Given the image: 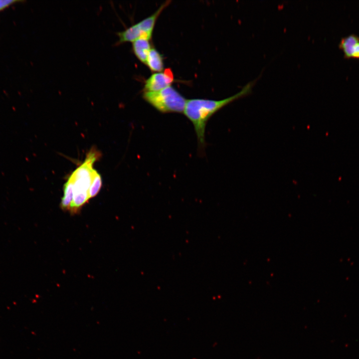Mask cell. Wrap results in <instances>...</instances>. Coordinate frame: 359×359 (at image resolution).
<instances>
[{
    "instance_id": "obj_1",
    "label": "cell",
    "mask_w": 359,
    "mask_h": 359,
    "mask_svg": "<svg viewBox=\"0 0 359 359\" xmlns=\"http://www.w3.org/2000/svg\"><path fill=\"white\" fill-rule=\"evenodd\" d=\"M254 84V81L250 82L235 95L222 100L197 98L186 100L183 113L193 126L200 151H203L206 145L205 129L209 119L223 107L236 99L250 94Z\"/></svg>"
},
{
    "instance_id": "obj_2",
    "label": "cell",
    "mask_w": 359,
    "mask_h": 359,
    "mask_svg": "<svg viewBox=\"0 0 359 359\" xmlns=\"http://www.w3.org/2000/svg\"><path fill=\"white\" fill-rule=\"evenodd\" d=\"M100 156L99 151L95 148L91 149L84 162L71 174L74 180L73 198L69 210L71 214L79 212L90 199L89 189L93 177V165Z\"/></svg>"
},
{
    "instance_id": "obj_3",
    "label": "cell",
    "mask_w": 359,
    "mask_h": 359,
    "mask_svg": "<svg viewBox=\"0 0 359 359\" xmlns=\"http://www.w3.org/2000/svg\"><path fill=\"white\" fill-rule=\"evenodd\" d=\"M143 97L162 113L183 112L186 100L173 86L155 92H143Z\"/></svg>"
},
{
    "instance_id": "obj_4",
    "label": "cell",
    "mask_w": 359,
    "mask_h": 359,
    "mask_svg": "<svg viewBox=\"0 0 359 359\" xmlns=\"http://www.w3.org/2000/svg\"><path fill=\"white\" fill-rule=\"evenodd\" d=\"M166 0L152 14L133 24L117 34L120 43L133 42L137 39L144 38L150 39L157 19L163 9L170 2Z\"/></svg>"
},
{
    "instance_id": "obj_5",
    "label": "cell",
    "mask_w": 359,
    "mask_h": 359,
    "mask_svg": "<svg viewBox=\"0 0 359 359\" xmlns=\"http://www.w3.org/2000/svg\"><path fill=\"white\" fill-rule=\"evenodd\" d=\"M174 75L170 68L152 74L145 82L144 92H155L171 86Z\"/></svg>"
},
{
    "instance_id": "obj_6",
    "label": "cell",
    "mask_w": 359,
    "mask_h": 359,
    "mask_svg": "<svg viewBox=\"0 0 359 359\" xmlns=\"http://www.w3.org/2000/svg\"><path fill=\"white\" fill-rule=\"evenodd\" d=\"M339 47L343 51L345 58L359 59V35L352 33L343 37Z\"/></svg>"
},
{
    "instance_id": "obj_7",
    "label": "cell",
    "mask_w": 359,
    "mask_h": 359,
    "mask_svg": "<svg viewBox=\"0 0 359 359\" xmlns=\"http://www.w3.org/2000/svg\"><path fill=\"white\" fill-rule=\"evenodd\" d=\"M149 39L140 38L132 42L133 50L136 57L146 64L149 52L151 49Z\"/></svg>"
},
{
    "instance_id": "obj_8",
    "label": "cell",
    "mask_w": 359,
    "mask_h": 359,
    "mask_svg": "<svg viewBox=\"0 0 359 359\" xmlns=\"http://www.w3.org/2000/svg\"><path fill=\"white\" fill-rule=\"evenodd\" d=\"M146 64L153 72H159L164 69L163 57L155 48L150 49Z\"/></svg>"
},
{
    "instance_id": "obj_9",
    "label": "cell",
    "mask_w": 359,
    "mask_h": 359,
    "mask_svg": "<svg viewBox=\"0 0 359 359\" xmlns=\"http://www.w3.org/2000/svg\"><path fill=\"white\" fill-rule=\"evenodd\" d=\"M63 193L60 207L63 210H69L74 194V180L71 175L64 185Z\"/></svg>"
},
{
    "instance_id": "obj_10",
    "label": "cell",
    "mask_w": 359,
    "mask_h": 359,
    "mask_svg": "<svg viewBox=\"0 0 359 359\" xmlns=\"http://www.w3.org/2000/svg\"><path fill=\"white\" fill-rule=\"evenodd\" d=\"M102 184L101 177L97 171L94 169L92 180L89 189L90 199L97 195L101 188Z\"/></svg>"
},
{
    "instance_id": "obj_11",
    "label": "cell",
    "mask_w": 359,
    "mask_h": 359,
    "mask_svg": "<svg viewBox=\"0 0 359 359\" xmlns=\"http://www.w3.org/2000/svg\"><path fill=\"white\" fill-rule=\"evenodd\" d=\"M23 1L20 0H0V11H1L12 5Z\"/></svg>"
}]
</instances>
